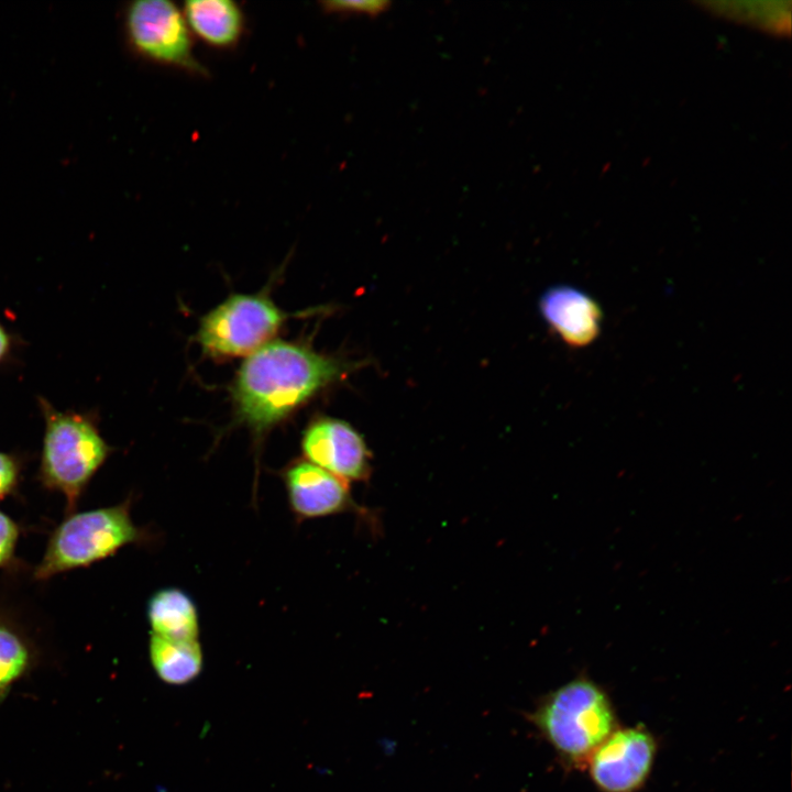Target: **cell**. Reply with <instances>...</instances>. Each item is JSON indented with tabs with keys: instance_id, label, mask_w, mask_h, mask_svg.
<instances>
[{
	"instance_id": "277c9868",
	"label": "cell",
	"mask_w": 792,
	"mask_h": 792,
	"mask_svg": "<svg viewBox=\"0 0 792 792\" xmlns=\"http://www.w3.org/2000/svg\"><path fill=\"white\" fill-rule=\"evenodd\" d=\"M132 498L120 504L72 513L52 532L42 560L34 570L36 581L114 556L130 544H148L154 536L131 516Z\"/></svg>"
},
{
	"instance_id": "7a4b0ae2",
	"label": "cell",
	"mask_w": 792,
	"mask_h": 792,
	"mask_svg": "<svg viewBox=\"0 0 792 792\" xmlns=\"http://www.w3.org/2000/svg\"><path fill=\"white\" fill-rule=\"evenodd\" d=\"M529 719L572 768H585L595 749L618 727L607 693L586 676L546 695Z\"/></svg>"
},
{
	"instance_id": "9c48e42d",
	"label": "cell",
	"mask_w": 792,
	"mask_h": 792,
	"mask_svg": "<svg viewBox=\"0 0 792 792\" xmlns=\"http://www.w3.org/2000/svg\"><path fill=\"white\" fill-rule=\"evenodd\" d=\"M279 476L298 522L346 513L367 519V510L353 499L348 482L305 459L292 460Z\"/></svg>"
},
{
	"instance_id": "8992f818",
	"label": "cell",
	"mask_w": 792,
	"mask_h": 792,
	"mask_svg": "<svg viewBox=\"0 0 792 792\" xmlns=\"http://www.w3.org/2000/svg\"><path fill=\"white\" fill-rule=\"evenodd\" d=\"M124 30L132 50L142 58L191 76H209V70L195 55L193 34L184 13L174 2H130L124 10Z\"/></svg>"
},
{
	"instance_id": "9a60e30c",
	"label": "cell",
	"mask_w": 792,
	"mask_h": 792,
	"mask_svg": "<svg viewBox=\"0 0 792 792\" xmlns=\"http://www.w3.org/2000/svg\"><path fill=\"white\" fill-rule=\"evenodd\" d=\"M391 2L385 0H362V1H342L331 0L321 1V10L330 14L339 15H367L377 16L389 9Z\"/></svg>"
},
{
	"instance_id": "5b68a950",
	"label": "cell",
	"mask_w": 792,
	"mask_h": 792,
	"mask_svg": "<svg viewBox=\"0 0 792 792\" xmlns=\"http://www.w3.org/2000/svg\"><path fill=\"white\" fill-rule=\"evenodd\" d=\"M288 316L264 294H233L201 318L196 341L215 359L249 356L272 341Z\"/></svg>"
},
{
	"instance_id": "8fae6325",
	"label": "cell",
	"mask_w": 792,
	"mask_h": 792,
	"mask_svg": "<svg viewBox=\"0 0 792 792\" xmlns=\"http://www.w3.org/2000/svg\"><path fill=\"white\" fill-rule=\"evenodd\" d=\"M182 11L193 36L210 47L234 48L244 35V12L232 0H189Z\"/></svg>"
},
{
	"instance_id": "5bb4252c",
	"label": "cell",
	"mask_w": 792,
	"mask_h": 792,
	"mask_svg": "<svg viewBox=\"0 0 792 792\" xmlns=\"http://www.w3.org/2000/svg\"><path fill=\"white\" fill-rule=\"evenodd\" d=\"M34 652L28 637L8 617L0 615V701L32 667Z\"/></svg>"
},
{
	"instance_id": "ac0fdd59",
	"label": "cell",
	"mask_w": 792,
	"mask_h": 792,
	"mask_svg": "<svg viewBox=\"0 0 792 792\" xmlns=\"http://www.w3.org/2000/svg\"><path fill=\"white\" fill-rule=\"evenodd\" d=\"M10 349V338L0 323V362L6 358Z\"/></svg>"
},
{
	"instance_id": "3957f363",
	"label": "cell",
	"mask_w": 792,
	"mask_h": 792,
	"mask_svg": "<svg viewBox=\"0 0 792 792\" xmlns=\"http://www.w3.org/2000/svg\"><path fill=\"white\" fill-rule=\"evenodd\" d=\"M38 404L45 430L37 479L46 490L64 495L69 515L113 448L90 416L59 411L43 397Z\"/></svg>"
},
{
	"instance_id": "52a82bcc",
	"label": "cell",
	"mask_w": 792,
	"mask_h": 792,
	"mask_svg": "<svg viewBox=\"0 0 792 792\" xmlns=\"http://www.w3.org/2000/svg\"><path fill=\"white\" fill-rule=\"evenodd\" d=\"M657 741L642 726L617 727L591 755L585 768L601 792H637L648 780Z\"/></svg>"
},
{
	"instance_id": "30bf717a",
	"label": "cell",
	"mask_w": 792,
	"mask_h": 792,
	"mask_svg": "<svg viewBox=\"0 0 792 792\" xmlns=\"http://www.w3.org/2000/svg\"><path fill=\"white\" fill-rule=\"evenodd\" d=\"M546 322L564 343L583 348L600 334L602 312L586 293L566 285L547 289L539 301Z\"/></svg>"
},
{
	"instance_id": "4fadbf2b",
	"label": "cell",
	"mask_w": 792,
	"mask_h": 792,
	"mask_svg": "<svg viewBox=\"0 0 792 792\" xmlns=\"http://www.w3.org/2000/svg\"><path fill=\"white\" fill-rule=\"evenodd\" d=\"M148 654L157 676L168 684H186L202 669V650L198 640L179 641L151 634Z\"/></svg>"
},
{
	"instance_id": "2e32d148",
	"label": "cell",
	"mask_w": 792,
	"mask_h": 792,
	"mask_svg": "<svg viewBox=\"0 0 792 792\" xmlns=\"http://www.w3.org/2000/svg\"><path fill=\"white\" fill-rule=\"evenodd\" d=\"M19 537V525L0 510V569H11L16 565L15 550Z\"/></svg>"
},
{
	"instance_id": "7c38bea8",
	"label": "cell",
	"mask_w": 792,
	"mask_h": 792,
	"mask_svg": "<svg viewBox=\"0 0 792 792\" xmlns=\"http://www.w3.org/2000/svg\"><path fill=\"white\" fill-rule=\"evenodd\" d=\"M146 617L151 634L179 641L198 640V608L193 597L182 588L164 587L154 592L147 602Z\"/></svg>"
},
{
	"instance_id": "ba28073f",
	"label": "cell",
	"mask_w": 792,
	"mask_h": 792,
	"mask_svg": "<svg viewBox=\"0 0 792 792\" xmlns=\"http://www.w3.org/2000/svg\"><path fill=\"white\" fill-rule=\"evenodd\" d=\"M300 448L305 460L348 483L371 477V451L360 432L344 420L316 417L304 429Z\"/></svg>"
},
{
	"instance_id": "e0dca14e",
	"label": "cell",
	"mask_w": 792,
	"mask_h": 792,
	"mask_svg": "<svg viewBox=\"0 0 792 792\" xmlns=\"http://www.w3.org/2000/svg\"><path fill=\"white\" fill-rule=\"evenodd\" d=\"M22 463L19 458L0 452V499L16 493L21 479Z\"/></svg>"
},
{
	"instance_id": "6da1fadb",
	"label": "cell",
	"mask_w": 792,
	"mask_h": 792,
	"mask_svg": "<svg viewBox=\"0 0 792 792\" xmlns=\"http://www.w3.org/2000/svg\"><path fill=\"white\" fill-rule=\"evenodd\" d=\"M352 366L306 344L271 341L237 372L231 393L238 420L260 439Z\"/></svg>"
}]
</instances>
